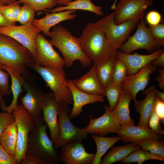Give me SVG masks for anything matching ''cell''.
Here are the masks:
<instances>
[{"instance_id": "cell-7", "label": "cell", "mask_w": 164, "mask_h": 164, "mask_svg": "<svg viewBox=\"0 0 164 164\" xmlns=\"http://www.w3.org/2000/svg\"><path fill=\"white\" fill-rule=\"evenodd\" d=\"M138 22L128 20L120 24H116L114 20V13L105 16L94 23L99 30L106 35L111 44L119 49Z\"/></svg>"}, {"instance_id": "cell-2", "label": "cell", "mask_w": 164, "mask_h": 164, "mask_svg": "<svg viewBox=\"0 0 164 164\" xmlns=\"http://www.w3.org/2000/svg\"><path fill=\"white\" fill-rule=\"evenodd\" d=\"M82 48L94 64L115 57L117 49L110 43L105 34L94 23H89L79 38Z\"/></svg>"}, {"instance_id": "cell-17", "label": "cell", "mask_w": 164, "mask_h": 164, "mask_svg": "<svg viewBox=\"0 0 164 164\" xmlns=\"http://www.w3.org/2000/svg\"><path fill=\"white\" fill-rule=\"evenodd\" d=\"M59 110V106L55 100L53 93L52 92L47 94L42 116L49 129L50 138L53 145L57 142L59 137L57 118Z\"/></svg>"}, {"instance_id": "cell-5", "label": "cell", "mask_w": 164, "mask_h": 164, "mask_svg": "<svg viewBox=\"0 0 164 164\" xmlns=\"http://www.w3.org/2000/svg\"><path fill=\"white\" fill-rule=\"evenodd\" d=\"M43 121L42 115L36 121L35 127L29 135L26 152L50 164L57 163L60 161L59 153L47 135V126L46 123L43 124Z\"/></svg>"}, {"instance_id": "cell-32", "label": "cell", "mask_w": 164, "mask_h": 164, "mask_svg": "<svg viewBox=\"0 0 164 164\" xmlns=\"http://www.w3.org/2000/svg\"><path fill=\"white\" fill-rule=\"evenodd\" d=\"M137 145L143 150L164 158V142L160 138H148L140 142Z\"/></svg>"}, {"instance_id": "cell-30", "label": "cell", "mask_w": 164, "mask_h": 164, "mask_svg": "<svg viewBox=\"0 0 164 164\" xmlns=\"http://www.w3.org/2000/svg\"><path fill=\"white\" fill-rule=\"evenodd\" d=\"M116 60L115 57L96 64V73L103 89L112 81Z\"/></svg>"}, {"instance_id": "cell-50", "label": "cell", "mask_w": 164, "mask_h": 164, "mask_svg": "<svg viewBox=\"0 0 164 164\" xmlns=\"http://www.w3.org/2000/svg\"><path fill=\"white\" fill-rule=\"evenodd\" d=\"M73 0H54L55 2L57 4L60 6L72 1Z\"/></svg>"}, {"instance_id": "cell-49", "label": "cell", "mask_w": 164, "mask_h": 164, "mask_svg": "<svg viewBox=\"0 0 164 164\" xmlns=\"http://www.w3.org/2000/svg\"><path fill=\"white\" fill-rule=\"evenodd\" d=\"M155 92L158 98L161 101L164 102V93L157 89H156Z\"/></svg>"}, {"instance_id": "cell-4", "label": "cell", "mask_w": 164, "mask_h": 164, "mask_svg": "<svg viewBox=\"0 0 164 164\" xmlns=\"http://www.w3.org/2000/svg\"><path fill=\"white\" fill-rule=\"evenodd\" d=\"M38 73L52 91L55 100L59 107L69 108L73 98L63 68L34 65L30 67Z\"/></svg>"}, {"instance_id": "cell-14", "label": "cell", "mask_w": 164, "mask_h": 164, "mask_svg": "<svg viewBox=\"0 0 164 164\" xmlns=\"http://www.w3.org/2000/svg\"><path fill=\"white\" fill-rule=\"evenodd\" d=\"M157 69L150 63L143 67L137 73L127 75L121 84L122 89L130 92L132 95V99L135 102L137 101V93L144 90L149 82L151 75Z\"/></svg>"}, {"instance_id": "cell-40", "label": "cell", "mask_w": 164, "mask_h": 164, "mask_svg": "<svg viewBox=\"0 0 164 164\" xmlns=\"http://www.w3.org/2000/svg\"><path fill=\"white\" fill-rule=\"evenodd\" d=\"M1 64L0 63V93L4 95H10L12 92L9 85V75L2 69Z\"/></svg>"}, {"instance_id": "cell-3", "label": "cell", "mask_w": 164, "mask_h": 164, "mask_svg": "<svg viewBox=\"0 0 164 164\" xmlns=\"http://www.w3.org/2000/svg\"><path fill=\"white\" fill-rule=\"evenodd\" d=\"M50 33L49 41L63 55L66 67H71L76 60H79L83 67L91 64L92 61L83 50L79 38L72 35L66 28L60 24L56 25Z\"/></svg>"}, {"instance_id": "cell-21", "label": "cell", "mask_w": 164, "mask_h": 164, "mask_svg": "<svg viewBox=\"0 0 164 164\" xmlns=\"http://www.w3.org/2000/svg\"><path fill=\"white\" fill-rule=\"evenodd\" d=\"M74 85L81 91L88 94L105 96L103 88L97 77L96 64L79 79L72 80Z\"/></svg>"}, {"instance_id": "cell-43", "label": "cell", "mask_w": 164, "mask_h": 164, "mask_svg": "<svg viewBox=\"0 0 164 164\" xmlns=\"http://www.w3.org/2000/svg\"><path fill=\"white\" fill-rule=\"evenodd\" d=\"M0 164H18L16 159L11 156L0 144Z\"/></svg>"}, {"instance_id": "cell-37", "label": "cell", "mask_w": 164, "mask_h": 164, "mask_svg": "<svg viewBox=\"0 0 164 164\" xmlns=\"http://www.w3.org/2000/svg\"><path fill=\"white\" fill-rule=\"evenodd\" d=\"M149 28L157 47L164 46V23L162 22L153 26H149Z\"/></svg>"}, {"instance_id": "cell-29", "label": "cell", "mask_w": 164, "mask_h": 164, "mask_svg": "<svg viewBox=\"0 0 164 164\" xmlns=\"http://www.w3.org/2000/svg\"><path fill=\"white\" fill-rule=\"evenodd\" d=\"M92 137L96 146L97 151L92 164H100L102 156L115 143L121 139L119 136L108 137L92 134Z\"/></svg>"}, {"instance_id": "cell-42", "label": "cell", "mask_w": 164, "mask_h": 164, "mask_svg": "<svg viewBox=\"0 0 164 164\" xmlns=\"http://www.w3.org/2000/svg\"><path fill=\"white\" fill-rule=\"evenodd\" d=\"M146 20L149 26H155L161 23L162 15L159 12L156 11H150L146 14Z\"/></svg>"}, {"instance_id": "cell-51", "label": "cell", "mask_w": 164, "mask_h": 164, "mask_svg": "<svg viewBox=\"0 0 164 164\" xmlns=\"http://www.w3.org/2000/svg\"><path fill=\"white\" fill-rule=\"evenodd\" d=\"M4 96V94L0 93V109L2 104L5 102L4 100L3 99Z\"/></svg>"}, {"instance_id": "cell-36", "label": "cell", "mask_w": 164, "mask_h": 164, "mask_svg": "<svg viewBox=\"0 0 164 164\" xmlns=\"http://www.w3.org/2000/svg\"><path fill=\"white\" fill-rule=\"evenodd\" d=\"M128 68L125 63L121 60L116 58L112 81L116 84H121L128 75Z\"/></svg>"}, {"instance_id": "cell-28", "label": "cell", "mask_w": 164, "mask_h": 164, "mask_svg": "<svg viewBox=\"0 0 164 164\" xmlns=\"http://www.w3.org/2000/svg\"><path fill=\"white\" fill-rule=\"evenodd\" d=\"M17 130L16 124L15 121L6 127L1 135L0 140V144L11 156L15 158Z\"/></svg>"}, {"instance_id": "cell-38", "label": "cell", "mask_w": 164, "mask_h": 164, "mask_svg": "<svg viewBox=\"0 0 164 164\" xmlns=\"http://www.w3.org/2000/svg\"><path fill=\"white\" fill-rule=\"evenodd\" d=\"M35 11L30 6L23 4L17 20L22 25L32 23L35 19Z\"/></svg>"}, {"instance_id": "cell-10", "label": "cell", "mask_w": 164, "mask_h": 164, "mask_svg": "<svg viewBox=\"0 0 164 164\" xmlns=\"http://www.w3.org/2000/svg\"><path fill=\"white\" fill-rule=\"evenodd\" d=\"M40 30L32 23L16 26L0 27V34L14 39L27 49L36 59V53L35 39Z\"/></svg>"}, {"instance_id": "cell-33", "label": "cell", "mask_w": 164, "mask_h": 164, "mask_svg": "<svg viewBox=\"0 0 164 164\" xmlns=\"http://www.w3.org/2000/svg\"><path fill=\"white\" fill-rule=\"evenodd\" d=\"M106 96L108 100L110 110L112 112L120 98L122 89L121 84L111 81L104 88Z\"/></svg>"}, {"instance_id": "cell-6", "label": "cell", "mask_w": 164, "mask_h": 164, "mask_svg": "<svg viewBox=\"0 0 164 164\" xmlns=\"http://www.w3.org/2000/svg\"><path fill=\"white\" fill-rule=\"evenodd\" d=\"M11 113L14 117L17 129L15 158L18 164H21L26 152L29 134L35 127L36 120L22 104L18 105Z\"/></svg>"}, {"instance_id": "cell-46", "label": "cell", "mask_w": 164, "mask_h": 164, "mask_svg": "<svg viewBox=\"0 0 164 164\" xmlns=\"http://www.w3.org/2000/svg\"><path fill=\"white\" fill-rule=\"evenodd\" d=\"M159 74L156 76L155 80L158 82L159 88L162 90H164V70L160 69Z\"/></svg>"}, {"instance_id": "cell-18", "label": "cell", "mask_w": 164, "mask_h": 164, "mask_svg": "<svg viewBox=\"0 0 164 164\" xmlns=\"http://www.w3.org/2000/svg\"><path fill=\"white\" fill-rule=\"evenodd\" d=\"M164 51L159 50L148 55L133 54L117 51L116 58L122 60L128 68V75L134 74L147 64L157 58Z\"/></svg>"}, {"instance_id": "cell-52", "label": "cell", "mask_w": 164, "mask_h": 164, "mask_svg": "<svg viewBox=\"0 0 164 164\" xmlns=\"http://www.w3.org/2000/svg\"><path fill=\"white\" fill-rule=\"evenodd\" d=\"M7 3V4H10L16 1V0H3Z\"/></svg>"}, {"instance_id": "cell-47", "label": "cell", "mask_w": 164, "mask_h": 164, "mask_svg": "<svg viewBox=\"0 0 164 164\" xmlns=\"http://www.w3.org/2000/svg\"><path fill=\"white\" fill-rule=\"evenodd\" d=\"M152 65L156 67L163 68L164 67V52H163L157 58L152 61Z\"/></svg>"}, {"instance_id": "cell-35", "label": "cell", "mask_w": 164, "mask_h": 164, "mask_svg": "<svg viewBox=\"0 0 164 164\" xmlns=\"http://www.w3.org/2000/svg\"><path fill=\"white\" fill-rule=\"evenodd\" d=\"M17 2L28 5L35 12L52 9L57 5L54 0H19Z\"/></svg>"}, {"instance_id": "cell-20", "label": "cell", "mask_w": 164, "mask_h": 164, "mask_svg": "<svg viewBox=\"0 0 164 164\" xmlns=\"http://www.w3.org/2000/svg\"><path fill=\"white\" fill-rule=\"evenodd\" d=\"M156 89L155 85L149 87L144 92V94L146 95L145 99L137 100L135 102L136 110L140 115L138 126L148 127L149 120L154 110L157 98Z\"/></svg>"}, {"instance_id": "cell-23", "label": "cell", "mask_w": 164, "mask_h": 164, "mask_svg": "<svg viewBox=\"0 0 164 164\" xmlns=\"http://www.w3.org/2000/svg\"><path fill=\"white\" fill-rule=\"evenodd\" d=\"M116 133L124 142H131L136 145L140 142L148 138H160L149 127L137 126L134 125H121Z\"/></svg>"}, {"instance_id": "cell-13", "label": "cell", "mask_w": 164, "mask_h": 164, "mask_svg": "<svg viewBox=\"0 0 164 164\" xmlns=\"http://www.w3.org/2000/svg\"><path fill=\"white\" fill-rule=\"evenodd\" d=\"M26 80L23 87L26 93L21 97L22 104L36 119L40 118L46 102L47 94L31 82Z\"/></svg>"}, {"instance_id": "cell-34", "label": "cell", "mask_w": 164, "mask_h": 164, "mask_svg": "<svg viewBox=\"0 0 164 164\" xmlns=\"http://www.w3.org/2000/svg\"><path fill=\"white\" fill-rule=\"evenodd\" d=\"M21 6L17 1L0 6V12L10 22H17L21 11Z\"/></svg>"}, {"instance_id": "cell-9", "label": "cell", "mask_w": 164, "mask_h": 164, "mask_svg": "<svg viewBox=\"0 0 164 164\" xmlns=\"http://www.w3.org/2000/svg\"><path fill=\"white\" fill-rule=\"evenodd\" d=\"M153 2V0H120L114 12L115 22L118 24L128 20L138 22Z\"/></svg>"}, {"instance_id": "cell-39", "label": "cell", "mask_w": 164, "mask_h": 164, "mask_svg": "<svg viewBox=\"0 0 164 164\" xmlns=\"http://www.w3.org/2000/svg\"><path fill=\"white\" fill-rule=\"evenodd\" d=\"M160 122V119L154 110L149 120L148 127L161 138L164 134V131L161 127Z\"/></svg>"}, {"instance_id": "cell-19", "label": "cell", "mask_w": 164, "mask_h": 164, "mask_svg": "<svg viewBox=\"0 0 164 164\" xmlns=\"http://www.w3.org/2000/svg\"><path fill=\"white\" fill-rule=\"evenodd\" d=\"M67 84L73 101V107L69 116L70 119L79 115L82 112L83 107L84 105L96 102H104V96L91 94L84 92L77 88L72 80H67Z\"/></svg>"}, {"instance_id": "cell-48", "label": "cell", "mask_w": 164, "mask_h": 164, "mask_svg": "<svg viewBox=\"0 0 164 164\" xmlns=\"http://www.w3.org/2000/svg\"><path fill=\"white\" fill-rule=\"evenodd\" d=\"M15 23H12L9 21L0 12V27L15 25Z\"/></svg>"}, {"instance_id": "cell-12", "label": "cell", "mask_w": 164, "mask_h": 164, "mask_svg": "<svg viewBox=\"0 0 164 164\" xmlns=\"http://www.w3.org/2000/svg\"><path fill=\"white\" fill-rule=\"evenodd\" d=\"M35 46L36 65L63 68L65 65L63 59L53 49L49 41L40 33L36 37Z\"/></svg>"}, {"instance_id": "cell-44", "label": "cell", "mask_w": 164, "mask_h": 164, "mask_svg": "<svg viewBox=\"0 0 164 164\" xmlns=\"http://www.w3.org/2000/svg\"><path fill=\"white\" fill-rule=\"evenodd\" d=\"M21 164H50L49 163L26 152Z\"/></svg>"}, {"instance_id": "cell-53", "label": "cell", "mask_w": 164, "mask_h": 164, "mask_svg": "<svg viewBox=\"0 0 164 164\" xmlns=\"http://www.w3.org/2000/svg\"><path fill=\"white\" fill-rule=\"evenodd\" d=\"M7 4V3L3 0H0V6Z\"/></svg>"}, {"instance_id": "cell-45", "label": "cell", "mask_w": 164, "mask_h": 164, "mask_svg": "<svg viewBox=\"0 0 164 164\" xmlns=\"http://www.w3.org/2000/svg\"><path fill=\"white\" fill-rule=\"evenodd\" d=\"M155 113L162 123H164V102L160 100L157 97L154 109Z\"/></svg>"}, {"instance_id": "cell-41", "label": "cell", "mask_w": 164, "mask_h": 164, "mask_svg": "<svg viewBox=\"0 0 164 164\" xmlns=\"http://www.w3.org/2000/svg\"><path fill=\"white\" fill-rule=\"evenodd\" d=\"M15 121L12 113L7 112H0V140L2 134L6 127Z\"/></svg>"}, {"instance_id": "cell-16", "label": "cell", "mask_w": 164, "mask_h": 164, "mask_svg": "<svg viewBox=\"0 0 164 164\" xmlns=\"http://www.w3.org/2000/svg\"><path fill=\"white\" fill-rule=\"evenodd\" d=\"M82 142H73L61 147L60 161L65 164H92L95 154L87 152Z\"/></svg>"}, {"instance_id": "cell-25", "label": "cell", "mask_w": 164, "mask_h": 164, "mask_svg": "<svg viewBox=\"0 0 164 164\" xmlns=\"http://www.w3.org/2000/svg\"><path fill=\"white\" fill-rule=\"evenodd\" d=\"M132 99V95L130 92L122 90L119 100L112 111L121 125H134L135 121L130 115L129 104Z\"/></svg>"}, {"instance_id": "cell-26", "label": "cell", "mask_w": 164, "mask_h": 164, "mask_svg": "<svg viewBox=\"0 0 164 164\" xmlns=\"http://www.w3.org/2000/svg\"><path fill=\"white\" fill-rule=\"evenodd\" d=\"M102 9V7L94 5L91 0H76L53 9H47L46 11L56 12L68 10H81L90 11L101 16L104 14Z\"/></svg>"}, {"instance_id": "cell-8", "label": "cell", "mask_w": 164, "mask_h": 164, "mask_svg": "<svg viewBox=\"0 0 164 164\" xmlns=\"http://www.w3.org/2000/svg\"><path fill=\"white\" fill-rule=\"evenodd\" d=\"M70 111L69 107H59L58 123L59 137L54 145L56 149L71 142H82L87 138L88 133L84 128H77L71 122L68 115Z\"/></svg>"}, {"instance_id": "cell-15", "label": "cell", "mask_w": 164, "mask_h": 164, "mask_svg": "<svg viewBox=\"0 0 164 164\" xmlns=\"http://www.w3.org/2000/svg\"><path fill=\"white\" fill-rule=\"evenodd\" d=\"M105 112L98 118H93L90 115L88 125L84 128L88 133L104 136L111 133H117L121 125L110 110L108 106H104Z\"/></svg>"}, {"instance_id": "cell-24", "label": "cell", "mask_w": 164, "mask_h": 164, "mask_svg": "<svg viewBox=\"0 0 164 164\" xmlns=\"http://www.w3.org/2000/svg\"><path fill=\"white\" fill-rule=\"evenodd\" d=\"M1 68L6 70L11 77V85L10 88L13 99L9 105L6 106L5 102L1 106V109L3 111L11 113L12 111L16 108L18 105V98L23 91L22 87L26 80L19 72L11 67L2 64Z\"/></svg>"}, {"instance_id": "cell-22", "label": "cell", "mask_w": 164, "mask_h": 164, "mask_svg": "<svg viewBox=\"0 0 164 164\" xmlns=\"http://www.w3.org/2000/svg\"><path fill=\"white\" fill-rule=\"evenodd\" d=\"M76 11L68 10L51 13L46 12L44 17L39 19H35L32 23L42 31L44 35L50 37L51 28L61 22L74 19L77 15L73 13Z\"/></svg>"}, {"instance_id": "cell-31", "label": "cell", "mask_w": 164, "mask_h": 164, "mask_svg": "<svg viewBox=\"0 0 164 164\" xmlns=\"http://www.w3.org/2000/svg\"><path fill=\"white\" fill-rule=\"evenodd\" d=\"M149 160L164 161V158L161 156L140 149L132 152L120 162L125 164L138 162V164H141L144 161Z\"/></svg>"}, {"instance_id": "cell-1", "label": "cell", "mask_w": 164, "mask_h": 164, "mask_svg": "<svg viewBox=\"0 0 164 164\" xmlns=\"http://www.w3.org/2000/svg\"><path fill=\"white\" fill-rule=\"evenodd\" d=\"M0 63L16 69L26 80H35V77L28 70L36 64L32 53L14 39L2 34H0Z\"/></svg>"}, {"instance_id": "cell-11", "label": "cell", "mask_w": 164, "mask_h": 164, "mask_svg": "<svg viewBox=\"0 0 164 164\" xmlns=\"http://www.w3.org/2000/svg\"><path fill=\"white\" fill-rule=\"evenodd\" d=\"M140 21L134 34L129 37L127 41L121 46L119 49L121 52L128 53L139 49L152 52L158 47L143 18Z\"/></svg>"}, {"instance_id": "cell-27", "label": "cell", "mask_w": 164, "mask_h": 164, "mask_svg": "<svg viewBox=\"0 0 164 164\" xmlns=\"http://www.w3.org/2000/svg\"><path fill=\"white\" fill-rule=\"evenodd\" d=\"M141 149L138 145L133 143L117 146L112 147L101 159V164H111L119 161L129 154Z\"/></svg>"}]
</instances>
